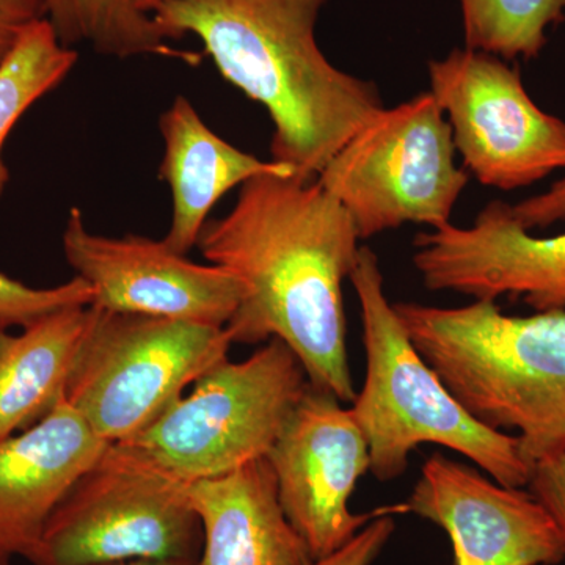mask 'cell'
<instances>
[{
  "label": "cell",
  "mask_w": 565,
  "mask_h": 565,
  "mask_svg": "<svg viewBox=\"0 0 565 565\" xmlns=\"http://www.w3.org/2000/svg\"><path fill=\"white\" fill-rule=\"evenodd\" d=\"M348 212L318 181L267 173L241 185L228 215L200 233L204 258L243 282L233 344L280 340L315 388L352 403L343 282L359 256Z\"/></svg>",
  "instance_id": "6da1fadb"
},
{
  "label": "cell",
  "mask_w": 565,
  "mask_h": 565,
  "mask_svg": "<svg viewBox=\"0 0 565 565\" xmlns=\"http://www.w3.org/2000/svg\"><path fill=\"white\" fill-rule=\"evenodd\" d=\"M329 0H162L151 18L167 40L196 36L223 79L274 125L273 161L305 182L384 110L371 81L338 70L316 40Z\"/></svg>",
  "instance_id": "7a4b0ae2"
},
{
  "label": "cell",
  "mask_w": 565,
  "mask_h": 565,
  "mask_svg": "<svg viewBox=\"0 0 565 565\" xmlns=\"http://www.w3.org/2000/svg\"><path fill=\"white\" fill-rule=\"evenodd\" d=\"M393 308L416 351L478 422L516 430L531 468L565 451V310L522 318L494 300Z\"/></svg>",
  "instance_id": "3957f363"
},
{
  "label": "cell",
  "mask_w": 565,
  "mask_h": 565,
  "mask_svg": "<svg viewBox=\"0 0 565 565\" xmlns=\"http://www.w3.org/2000/svg\"><path fill=\"white\" fill-rule=\"evenodd\" d=\"M349 280L366 351V377L351 412L370 448L374 478H399L411 452L433 444L467 457L498 484L525 489L533 468L520 455L515 435L478 422L416 351L386 297L381 263L370 247H360Z\"/></svg>",
  "instance_id": "277c9868"
},
{
  "label": "cell",
  "mask_w": 565,
  "mask_h": 565,
  "mask_svg": "<svg viewBox=\"0 0 565 565\" xmlns=\"http://www.w3.org/2000/svg\"><path fill=\"white\" fill-rule=\"evenodd\" d=\"M308 384L296 353L274 338L243 362L215 364L151 426L114 445L184 484L218 478L267 456Z\"/></svg>",
  "instance_id": "5b68a950"
},
{
  "label": "cell",
  "mask_w": 565,
  "mask_h": 565,
  "mask_svg": "<svg viewBox=\"0 0 565 565\" xmlns=\"http://www.w3.org/2000/svg\"><path fill=\"white\" fill-rule=\"evenodd\" d=\"M93 311L65 401L109 445L151 426L233 345L226 327Z\"/></svg>",
  "instance_id": "8992f818"
},
{
  "label": "cell",
  "mask_w": 565,
  "mask_h": 565,
  "mask_svg": "<svg viewBox=\"0 0 565 565\" xmlns=\"http://www.w3.org/2000/svg\"><path fill=\"white\" fill-rule=\"evenodd\" d=\"M316 181L344 207L363 241L405 223L444 228L470 177L456 163L444 110L424 92L379 111Z\"/></svg>",
  "instance_id": "52a82bcc"
},
{
  "label": "cell",
  "mask_w": 565,
  "mask_h": 565,
  "mask_svg": "<svg viewBox=\"0 0 565 565\" xmlns=\"http://www.w3.org/2000/svg\"><path fill=\"white\" fill-rule=\"evenodd\" d=\"M188 486L109 445L52 512L35 565L199 561L202 523Z\"/></svg>",
  "instance_id": "ba28073f"
},
{
  "label": "cell",
  "mask_w": 565,
  "mask_h": 565,
  "mask_svg": "<svg viewBox=\"0 0 565 565\" xmlns=\"http://www.w3.org/2000/svg\"><path fill=\"white\" fill-rule=\"evenodd\" d=\"M427 70L456 151L481 184L515 191L565 169V121L533 102L514 66L456 47Z\"/></svg>",
  "instance_id": "9c48e42d"
},
{
  "label": "cell",
  "mask_w": 565,
  "mask_h": 565,
  "mask_svg": "<svg viewBox=\"0 0 565 565\" xmlns=\"http://www.w3.org/2000/svg\"><path fill=\"white\" fill-rule=\"evenodd\" d=\"M266 459L286 519L315 563L348 545L375 516L404 514L403 503L366 514L349 509L371 456L351 408L332 393L308 384Z\"/></svg>",
  "instance_id": "30bf717a"
},
{
  "label": "cell",
  "mask_w": 565,
  "mask_h": 565,
  "mask_svg": "<svg viewBox=\"0 0 565 565\" xmlns=\"http://www.w3.org/2000/svg\"><path fill=\"white\" fill-rule=\"evenodd\" d=\"M62 243L99 310L226 327L243 300V282L228 270L193 263L163 239L88 232L77 207L70 211Z\"/></svg>",
  "instance_id": "8fae6325"
},
{
  "label": "cell",
  "mask_w": 565,
  "mask_h": 565,
  "mask_svg": "<svg viewBox=\"0 0 565 565\" xmlns=\"http://www.w3.org/2000/svg\"><path fill=\"white\" fill-rule=\"evenodd\" d=\"M414 266L434 292L475 300L509 296L537 311L565 310V233L533 236L512 204L487 203L467 228L449 225L416 234Z\"/></svg>",
  "instance_id": "7c38bea8"
},
{
  "label": "cell",
  "mask_w": 565,
  "mask_h": 565,
  "mask_svg": "<svg viewBox=\"0 0 565 565\" xmlns=\"http://www.w3.org/2000/svg\"><path fill=\"white\" fill-rule=\"evenodd\" d=\"M404 514L435 523L448 534L455 565H556L565 539L531 492L498 484L445 455H433Z\"/></svg>",
  "instance_id": "4fadbf2b"
},
{
  "label": "cell",
  "mask_w": 565,
  "mask_h": 565,
  "mask_svg": "<svg viewBox=\"0 0 565 565\" xmlns=\"http://www.w3.org/2000/svg\"><path fill=\"white\" fill-rule=\"evenodd\" d=\"M107 448L65 399L0 440V550L35 565L52 512Z\"/></svg>",
  "instance_id": "5bb4252c"
},
{
  "label": "cell",
  "mask_w": 565,
  "mask_h": 565,
  "mask_svg": "<svg viewBox=\"0 0 565 565\" xmlns=\"http://www.w3.org/2000/svg\"><path fill=\"white\" fill-rule=\"evenodd\" d=\"M202 523L196 565H313L278 498L277 479L266 457L239 470L188 486Z\"/></svg>",
  "instance_id": "9a60e30c"
},
{
  "label": "cell",
  "mask_w": 565,
  "mask_h": 565,
  "mask_svg": "<svg viewBox=\"0 0 565 565\" xmlns=\"http://www.w3.org/2000/svg\"><path fill=\"white\" fill-rule=\"evenodd\" d=\"M163 158L159 177L172 192V222L163 243L188 255L199 243L207 215L225 193L259 174H294L291 167L262 161L207 128L184 96L159 118Z\"/></svg>",
  "instance_id": "2e32d148"
},
{
  "label": "cell",
  "mask_w": 565,
  "mask_h": 565,
  "mask_svg": "<svg viewBox=\"0 0 565 565\" xmlns=\"http://www.w3.org/2000/svg\"><path fill=\"white\" fill-rule=\"evenodd\" d=\"M92 305L0 333V440L29 429L65 399L93 321Z\"/></svg>",
  "instance_id": "e0dca14e"
},
{
  "label": "cell",
  "mask_w": 565,
  "mask_h": 565,
  "mask_svg": "<svg viewBox=\"0 0 565 565\" xmlns=\"http://www.w3.org/2000/svg\"><path fill=\"white\" fill-rule=\"evenodd\" d=\"M44 6L46 20L66 47L88 43L98 54L115 58L161 55L188 63L200 58L173 50L151 14L137 9L132 0H44Z\"/></svg>",
  "instance_id": "ac0fdd59"
},
{
  "label": "cell",
  "mask_w": 565,
  "mask_h": 565,
  "mask_svg": "<svg viewBox=\"0 0 565 565\" xmlns=\"http://www.w3.org/2000/svg\"><path fill=\"white\" fill-rule=\"evenodd\" d=\"M77 52L58 40L51 22L31 25L0 61V200L10 180L3 145L22 115L57 88L76 66Z\"/></svg>",
  "instance_id": "d6986e66"
},
{
  "label": "cell",
  "mask_w": 565,
  "mask_h": 565,
  "mask_svg": "<svg viewBox=\"0 0 565 565\" xmlns=\"http://www.w3.org/2000/svg\"><path fill=\"white\" fill-rule=\"evenodd\" d=\"M465 47L505 62L535 58L546 31L565 21V0H460Z\"/></svg>",
  "instance_id": "ffe728a7"
},
{
  "label": "cell",
  "mask_w": 565,
  "mask_h": 565,
  "mask_svg": "<svg viewBox=\"0 0 565 565\" xmlns=\"http://www.w3.org/2000/svg\"><path fill=\"white\" fill-rule=\"evenodd\" d=\"M95 291L84 278L74 277L54 288H31L0 273V333L32 323L73 307H88Z\"/></svg>",
  "instance_id": "44dd1931"
},
{
  "label": "cell",
  "mask_w": 565,
  "mask_h": 565,
  "mask_svg": "<svg viewBox=\"0 0 565 565\" xmlns=\"http://www.w3.org/2000/svg\"><path fill=\"white\" fill-rule=\"evenodd\" d=\"M394 527V514L375 516L348 545L313 565H373L388 544Z\"/></svg>",
  "instance_id": "7402d4cb"
},
{
  "label": "cell",
  "mask_w": 565,
  "mask_h": 565,
  "mask_svg": "<svg viewBox=\"0 0 565 565\" xmlns=\"http://www.w3.org/2000/svg\"><path fill=\"white\" fill-rule=\"evenodd\" d=\"M527 489L544 504L565 539V451L534 463Z\"/></svg>",
  "instance_id": "603a6c76"
},
{
  "label": "cell",
  "mask_w": 565,
  "mask_h": 565,
  "mask_svg": "<svg viewBox=\"0 0 565 565\" xmlns=\"http://www.w3.org/2000/svg\"><path fill=\"white\" fill-rule=\"evenodd\" d=\"M512 214L527 232L565 221V177L541 195L514 204Z\"/></svg>",
  "instance_id": "cb8c5ba5"
},
{
  "label": "cell",
  "mask_w": 565,
  "mask_h": 565,
  "mask_svg": "<svg viewBox=\"0 0 565 565\" xmlns=\"http://www.w3.org/2000/svg\"><path fill=\"white\" fill-rule=\"evenodd\" d=\"M41 20H46L44 0H0V61Z\"/></svg>",
  "instance_id": "d4e9b609"
},
{
  "label": "cell",
  "mask_w": 565,
  "mask_h": 565,
  "mask_svg": "<svg viewBox=\"0 0 565 565\" xmlns=\"http://www.w3.org/2000/svg\"><path fill=\"white\" fill-rule=\"evenodd\" d=\"M199 561L192 559H132L120 561V563L96 564V565H196Z\"/></svg>",
  "instance_id": "484cf974"
},
{
  "label": "cell",
  "mask_w": 565,
  "mask_h": 565,
  "mask_svg": "<svg viewBox=\"0 0 565 565\" xmlns=\"http://www.w3.org/2000/svg\"><path fill=\"white\" fill-rule=\"evenodd\" d=\"M134 6L137 7V9L145 11V13L150 14L152 9H154L158 3H161L162 0H132Z\"/></svg>",
  "instance_id": "4316f807"
},
{
  "label": "cell",
  "mask_w": 565,
  "mask_h": 565,
  "mask_svg": "<svg viewBox=\"0 0 565 565\" xmlns=\"http://www.w3.org/2000/svg\"><path fill=\"white\" fill-rule=\"evenodd\" d=\"M11 557L9 553L3 552V550H0V565H13L11 564Z\"/></svg>",
  "instance_id": "83f0119b"
}]
</instances>
